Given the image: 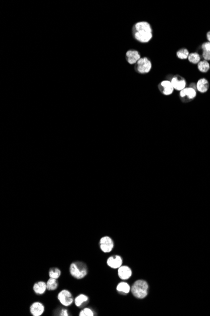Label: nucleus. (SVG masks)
Masks as SVG:
<instances>
[{"label":"nucleus","mask_w":210,"mask_h":316,"mask_svg":"<svg viewBox=\"0 0 210 316\" xmlns=\"http://www.w3.org/2000/svg\"><path fill=\"white\" fill-rule=\"evenodd\" d=\"M58 287V282L57 279L50 278L47 282V288L48 290H55Z\"/></svg>","instance_id":"nucleus-18"},{"label":"nucleus","mask_w":210,"mask_h":316,"mask_svg":"<svg viewBox=\"0 0 210 316\" xmlns=\"http://www.w3.org/2000/svg\"><path fill=\"white\" fill-rule=\"evenodd\" d=\"M89 300V297L84 294H80L74 298V303L76 307H79L82 304L86 303Z\"/></svg>","instance_id":"nucleus-16"},{"label":"nucleus","mask_w":210,"mask_h":316,"mask_svg":"<svg viewBox=\"0 0 210 316\" xmlns=\"http://www.w3.org/2000/svg\"><path fill=\"white\" fill-rule=\"evenodd\" d=\"M125 58L130 65H135L141 58L139 52L136 50H128L126 53Z\"/></svg>","instance_id":"nucleus-11"},{"label":"nucleus","mask_w":210,"mask_h":316,"mask_svg":"<svg viewBox=\"0 0 210 316\" xmlns=\"http://www.w3.org/2000/svg\"><path fill=\"white\" fill-rule=\"evenodd\" d=\"M201 49L202 51H210V42H204L201 46Z\"/></svg>","instance_id":"nucleus-24"},{"label":"nucleus","mask_w":210,"mask_h":316,"mask_svg":"<svg viewBox=\"0 0 210 316\" xmlns=\"http://www.w3.org/2000/svg\"><path fill=\"white\" fill-rule=\"evenodd\" d=\"M71 275L78 280H81L84 278L88 273V268L82 262L76 261L71 263L69 267Z\"/></svg>","instance_id":"nucleus-2"},{"label":"nucleus","mask_w":210,"mask_h":316,"mask_svg":"<svg viewBox=\"0 0 210 316\" xmlns=\"http://www.w3.org/2000/svg\"><path fill=\"white\" fill-rule=\"evenodd\" d=\"M181 101L184 103H188L193 101L196 97V90L191 88L186 87L179 93Z\"/></svg>","instance_id":"nucleus-5"},{"label":"nucleus","mask_w":210,"mask_h":316,"mask_svg":"<svg viewBox=\"0 0 210 316\" xmlns=\"http://www.w3.org/2000/svg\"><path fill=\"white\" fill-rule=\"evenodd\" d=\"M158 88L159 91L164 96L171 95L174 90L171 82L169 80H164L161 81L158 85Z\"/></svg>","instance_id":"nucleus-9"},{"label":"nucleus","mask_w":210,"mask_h":316,"mask_svg":"<svg viewBox=\"0 0 210 316\" xmlns=\"http://www.w3.org/2000/svg\"><path fill=\"white\" fill-rule=\"evenodd\" d=\"M58 298L60 303L65 307L70 306L74 301L72 293L68 290H61L58 295Z\"/></svg>","instance_id":"nucleus-6"},{"label":"nucleus","mask_w":210,"mask_h":316,"mask_svg":"<svg viewBox=\"0 0 210 316\" xmlns=\"http://www.w3.org/2000/svg\"><path fill=\"white\" fill-rule=\"evenodd\" d=\"M135 70L140 74H147L150 72L152 68V63L147 58H141L135 65Z\"/></svg>","instance_id":"nucleus-4"},{"label":"nucleus","mask_w":210,"mask_h":316,"mask_svg":"<svg viewBox=\"0 0 210 316\" xmlns=\"http://www.w3.org/2000/svg\"><path fill=\"white\" fill-rule=\"evenodd\" d=\"M33 290L36 294L42 295L45 292L46 290H47V283L42 281L37 282L33 285Z\"/></svg>","instance_id":"nucleus-15"},{"label":"nucleus","mask_w":210,"mask_h":316,"mask_svg":"<svg viewBox=\"0 0 210 316\" xmlns=\"http://www.w3.org/2000/svg\"><path fill=\"white\" fill-rule=\"evenodd\" d=\"M117 290L118 292L122 293H128L131 290L130 286L126 282H120L117 287Z\"/></svg>","instance_id":"nucleus-17"},{"label":"nucleus","mask_w":210,"mask_h":316,"mask_svg":"<svg viewBox=\"0 0 210 316\" xmlns=\"http://www.w3.org/2000/svg\"><path fill=\"white\" fill-rule=\"evenodd\" d=\"M209 87V84L208 81L206 78L199 79L196 84V89L200 93H206Z\"/></svg>","instance_id":"nucleus-14"},{"label":"nucleus","mask_w":210,"mask_h":316,"mask_svg":"<svg viewBox=\"0 0 210 316\" xmlns=\"http://www.w3.org/2000/svg\"><path fill=\"white\" fill-rule=\"evenodd\" d=\"M118 277L123 280L129 279L132 276V270L127 266H122L118 270Z\"/></svg>","instance_id":"nucleus-13"},{"label":"nucleus","mask_w":210,"mask_h":316,"mask_svg":"<svg viewBox=\"0 0 210 316\" xmlns=\"http://www.w3.org/2000/svg\"><path fill=\"white\" fill-rule=\"evenodd\" d=\"M169 81L171 82L174 89L178 90V91H181L182 90L186 88V81L185 78L179 75L172 76Z\"/></svg>","instance_id":"nucleus-8"},{"label":"nucleus","mask_w":210,"mask_h":316,"mask_svg":"<svg viewBox=\"0 0 210 316\" xmlns=\"http://www.w3.org/2000/svg\"><path fill=\"white\" fill-rule=\"evenodd\" d=\"M99 246L101 250L104 253L110 252L114 247L113 240L108 236H104L100 239Z\"/></svg>","instance_id":"nucleus-7"},{"label":"nucleus","mask_w":210,"mask_h":316,"mask_svg":"<svg viewBox=\"0 0 210 316\" xmlns=\"http://www.w3.org/2000/svg\"><path fill=\"white\" fill-rule=\"evenodd\" d=\"M189 53L188 50L186 48H182V49H179V51H178V52L176 53L178 58L180 60L187 59L189 56Z\"/></svg>","instance_id":"nucleus-22"},{"label":"nucleus","mask_w":210,"mask_h":316,"mask_svg":"<svg viewBox=\"0 0 210 316\" xmlns=\"http://www.w3.org/2000/svg\"><path fill=\"white\" fill-rule=\"evenodd\" d=\"M79 316H93L94 313L93 311L89 308H83L79 313Z\"/></svg>","instance_id":"nucleus-23"},{"label":"nucleus","mask_w":210,"mask_h":316,"mask_svg":"<svg viewBox=\"0 0 210 316\" xmlns=\"http://www.w3.org/2000/svg\"><path fill=\"white\" fill-rule=\"evenodd\" d=\"M61 270L58 267L50 268L48 272V275L50 278H55L57 280L61 277Z\"/></svg>","instance_id":"nucleus-20"},{"label":"nucleus","mask_w":210,"mask_h":316,"mask_svg":"<svg viewBox=\"0 0 210 316\" xmlns=\"http://www.w3.org/2000/svg\"><path fill=\"white\" fill-rule=\"evenodd\" d=\"M148 285L147 283L142 280L136 281L132 287L131 291L133 296L137 298L142 299L147 297L148 293Z\"/></svg>","instance_id":"nucleus-3"},{"label":"nucleus","mask_w":210,"mask_h":316,"mask_svg":"<svg viewBox=\"0 0 210 316\" xmlns=\"http://www.w3.org/2000/svg\"><path fill=\"white\" fill-rule=\"evenodd\" d=\"M132 34L133 38L138 42L147 43L152 38V28L148 22H138L133 26Z\"/></svg>","instance_id":"nucleus-1"},{"label":"nucleus","mask_w":210,"mask_h":316,"mask_svg":"<svg viewBox=\"0 0 210 316\" xmlns=\"http://www.w3.org/2000/svg\"><path fill=\"white\" fill-rule=\"evenodd\" d=\"M30 311L32 315L33 316H40L45 311V307L43 303L39 302H35L33 303L30 307Z\"/></svg>","instance_id":"nucleus-10"},{"label":"nucleus","mask_w":210,"mask_h":316,"mask_svg":"<svg viewBox=\"0 0 210 316\" xmlns=\"http://www.w3.org/2000/svg\"><path fill=\"white\" fill-rule=\"evenodd\" d=\"M202 56L205 61L210 60V51H202Z\"/></svg>","instance_id":"nucleus-25"},{"label":"nucleus","mask_w":210,"mask_h":316,"mask_svg":"<svg viewBox=\"0 0 210 316\" xmlns=\"http://www.w3.org/2000/svg\"><path fill=\"white\" fill-rule=\"evenodd\" d=\"M206 37H207V39L208 40V42H210V31H209L207 34H206Z\"/></svg>","instance_id":"nucleus-28"},{"label":"nucleus","mask_w":210,"mask_h":316,"mask_svg":"<svg viewBox=\"0 0 210 316\" xmlns=\"http://www.w3.org/2000/svg\"><path fill=\"white\" fill-rule=\"evenodd\" d=\"M59 315H61V316H68L69 315V313H68V311L67 309H62Z\"/></svg>","instance_id":"nucleus-26"},{"label":"nucleus","mask_w":210,"mask_h":316,"mask_svg":"<svg viewBox=\"0 0 210 316\" xmlns=\"http://www.w3.org/2000/svg\"><path fill=\"white\" fill-rule=\"evenodd\" d=\"M189 61L192 64H198L200 62V56L198 53H192L189 54V56L188 58Z\"/></svg>","instance_id":"nucleus-21"},{"label":"nucleus","mask_w":210,"mask_h":316,"mask_svg":"<svg viewBox=\"0 0 210 316\" xmlns=\"http://www.w3.org/2000/svg\"><path fill=\"white\" fill-rule=\"evenodd\" d=\"M123 261L120 256L116 255L110 257L107 260V264L113 269H118L122 266Z\"/></svg>","instance_id":"nucleus-12"},{"label":"nucleus","mask_w":210,"mask_h":316,"mask_svg":"<svg viewBox=\"0 0 210 316\" xmlns=\"http://www.w3.org/2000/svg\"><path fill=\"white\" fill-rule=\"evenodd\" d=\"M189 87H191V88H193V89H194V90H197V89H196V85L194 83H191V84L189 85Z\"/></svg>","instance_id":"nucleus-27"},{"label":"nucleus","mask_w":210,"mask_h":316,"mask_svg":"<svg viewBox=\"0 0 210 316\" xmlns=\"http://www.w3.org/2000/svg\"><path fill=\"white\" fill-rule=\"evenodd\" d=\"M198 68L199 71H200L201 72L206 73L209 70L210 65L207 61L204 60V61H200L198 64Z\"/></svg>","instance_id":"nucleus-19"}]
</instances>
